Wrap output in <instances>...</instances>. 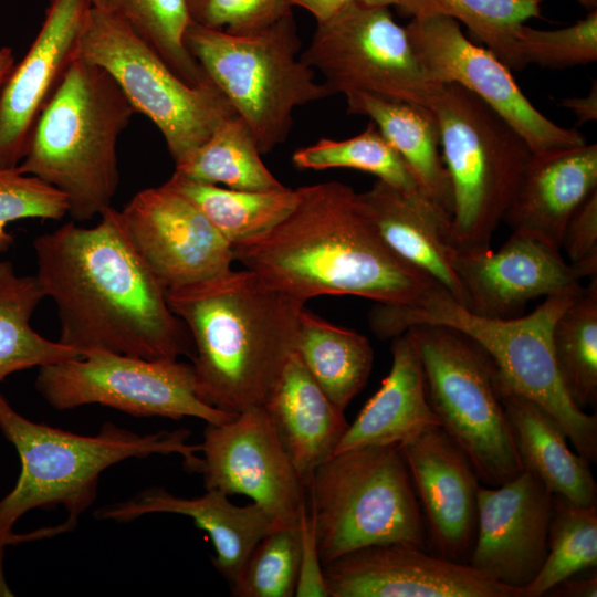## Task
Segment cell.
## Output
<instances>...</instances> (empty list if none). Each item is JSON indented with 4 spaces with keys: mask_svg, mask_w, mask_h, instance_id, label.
<instances>
[{
    "mask_svg": "<svg viewBox=\"0 0 597 597\" xmlns=\"http://www.w3.org/2000/svg\"><path fill=\"white\" fill-rule=\"evenodd\" d=\"M201 452L206 490L247 495L280 525L298 523L307 502L305 486L264 407L249 408L224 423H207Z\"/></svg>",
    "mask_w": 597,
    "mask_h": 597,
    "instance_id": "cell-15",
    "label": "cell"
},
{
    "mask_svg": "<svg viewBox=\"0 0 597 597\" xmlns=\"http://www.w3.org/2000/svg\"><path fill=\"white\" fill-rule=\"evenodd\" d=\"M298 189L285 219L232 244L234 261L266 285L303 303L355 295L389 306H416L440 287L384 242L352 187L326 181Z\"/></svg>",
    "mask_w": 597,
    "mask_h": 597,
    "instance_id": "cell-2",
    "label": "cell"
},
{
    "mask_svg": "<svg viewBox=\"0 0 597 597\" xmlns=\"http://www.w3.org/2000/svg\"><path fill=\"white\" fill-rule=\"evenodd\" d=\"M562 105L575 114L579 124L597 119V83L594 81L586 96L569 97Z\"/></svg>",
    "mask_w": 597,
    "mask_h": 597,
    "instance_id": "cell-46",
    "label": "cell"
},
{
    "mask_svg": "<svg viewBox=\"0 0 597 597\" xmlns=\"http://www.w3.org/2000/svg\"><path fill=\"white\" fill-rule=\"evenodd\" d=\"M570 263L582 277L597 275V190L568 220L561 242Z\"/></svg>",
    "mask_w": 597,
    "mask_h": 597,
    "instance_id": "cell-42",
    "label": "cell"
},
{
    "mask_svg": "<svg viewBox=\"0 0 597 597\" xmlns=\"http://www.w3.org/2000/svg\"><path fill=\"white\" fill-rule=\"evenodd\" d=\"M561 251L521 231H513L495 252L460 249L457 273L465 307L483 316L512 317L537 297L582 293L583 277Z\"/></svg>",
    "mask_w": 597,
    "mask_h": 597,
    "instance_id": "cell-20",
    "label": "cell"
},
{
    "mask_svg": "<svg viewBox=\"0 0 597 597\" xmlns=\"http://www.w3.org/2000/svg\"><path fill=\"white\" fill-rule=\"evenodd\" d=\"M516 44L524 66L565 69L593 63L597 60V10L556 30L523 24L517 31Z\"/></svg>",
    "mask_w": 597,
    "mask_h": 597,
    "instance_id": "cell-39",
    "label": "cell"
},
{
    "mask_svg": "<svg viewBox=\"0 0 597 597\" xmlns=\"http://www.w3.org/2000/svg\"><path fill=\"white\" fill-rule=\"evenodd\" d=\"M295 350L342 411L364 388L373 368L374 352L366 336L335 326L305 308L298 318Z\"/></svg>",
    "mask_w": 597,
    "mask_h": 597,
    "instance_id": "cell-29",
    "label": "cell"
},
{
    "mask_svg": "<svg viewBox=\"0 0 597 597\" xmlns=\"http://www.w3.org/2000/svg\"><path fill=\"white\" fill-rule=\"evenodd\" d=\"M323 566L358 548L410 542L427 548L426 526L399 444L332 455L305 485Z\"/></svg>",
    "mask_w": 597,
    "mask_h": 597,
    "instance_id": "cell-8",
    "label": "cell"
},
{
    "mask_svg": "<svg viewBox=\"0 0 597 597\" xmlns=\"http://www.w3.org/2000/svg\"><path fill=\"white\" fill-rule=\"evenodd\" d=\"M167 301L192 339L199 398L233 415L263 407L296 349L305 303L247 269L167 291Z\"/></svg>",
    "mask_w": 597,
    "mask_h": 597,
    "instance_id": "cell-3",
    "label": "cell"
},
{
    "mask_svg": "<svg viewBox=\"0 0 597 597\" xmlns=\"http://www.w3.org/2000/svg\"><path fill=\"white\" fill-rule=\"evenodd\" d=\"M327 597H525L469 563L410 542L375 544L323 566Z\"/></svg>",
    "mask_w": 597,
    "mask_h": 597,
    "instance_id": "cell-16",
    "label": "cell"
},
{
    "mask_svg": "<svg viewBox=\"0 0 597 597\" xmlns=\"http://www.w3.org/2000/svg\"><path fill=\"white\" fill-rule=\"evenodd\" d=\"M549 596L558 597H596L597 596V576L563 580L547 591Z\"/></svg>",
    "mask_w": 597,
    "mask_h": 597,
    "instance_id": "cell-47",
    "label": "cell"
},
{
    "mask_svg": "<svg viewBox=\"0 0 597 597\" xmlns=\"http://www.w3.org/2000/svg\"><path fill=\"white\" fill-rule=\"evenodd\" d=\"M90 3L127 24L188 85L211 82L184 43L190 23L187 0H90Z\"/></svg>",
    "mask_w": 597,
    "mask_h": 597,
    "instance_id": "cell-35",
    "label": "cell"
},
{
    "mask_svg": "<svg viewBox=\"0 0 597 597\" xmlns=\"http://www.w3.org/2000/svg\"><path fill=\"white\" fill-rule=\"evenodd\" d=\"M150 513H174L192 519L213 543L214 567L230 586L239 576L249 554L268 533L283 526L262 506L252 503L237 506L218 490H206L200 496L179 498L163 488L145 489L136 495L95 511L100 520L130 522Z\"/></svg>",
    "mask_w": 597,
    "mask_h": 597,
    "instance_id": "cell-23",
    "label": "cell"
},
{
    "mask_svg": "<svg viewBox=\"0 0 597 597\" xmlns=\"http://www.w3.org/2000/svg\"><path fill=\"white\" fill-rule=\"evenodd\" d=\"M543 0H401L397 9L411 18L444 15L463 23L510 70L525 66L516 34L528 19L540 18Z\"/></svg>",
    "mask_w": 597,
    "mask_h": 597,
    "instance_id": "cell-33",
    "label": "cell"
},
{
    "mask_svg": "<svg viewBox=\"0 0 597 597\" xmlns=\"http://www.w3.org/2000/svg\"><path fill=\"white\" fill-rule=\"evenodd\" d=\"M75 57L111 74L136 113L159 129L175 164L237 115L212 82L188 85L127 24L95 8L87 11Z\"/></svg>",
    "mask_w": 597,
    "mask_h": 597,
    "instance_id": "cell-11",
    "label": "cell"
},
{
    "mask_svg": "<svg viewBox=\"0 0 597 597\" xmlns=\"http://www.w3.org/2000/svg\"><path fill=\"white\" fill-rule=\"evenodd\" d=\"M347 112L367 116L397 150L419 187L452 214V189L440 151L438 121L426 105L378 94L345 95Z\"/></svg>",
    "mask_w": 597,
    "mask_h": 597,
    "instance_id": "cell-28",
    "label": "cell"
},
{
    "mask_svg": "<svg viewBox=\"0 0 597 597\" xmlns=\"http://www.w3.org/2000/svg\"><path fill=\"white\" fill-rule=\"evenodd\" d=\"M597 565V505L583 506L553 495L547 555L525 597H541L557 584Z\"/></svg>",
    "mask_w": 597,
    "mask_h": 597,
    "instance_id": "cell-36",
    "label": "cell"
},
{
    "mask_svg": "<svg viewBox=\"0 0 597 597\" xmlns=\"http://www.w3.org/2000/svg\"><path fill=\"white\" fill-rule=\"evenodd\" d=\"M579 294L547 296L524 316L491 317L473 313L439 287L416 306L377 304L368 318L373 332L383 339L394 338L418 324L443 325L463 333L490 355L506 388L544 408L575 451L595 463L597 417L570 400L552 349L554 325Z\"/></svg>",
    "mask_w": 597,
    "mask_h": 597,
    "instance_id": "cell-5",
    "label": "cell"
},
{
    "mask_svg": "<svg viewBox=\"0 0 597 597\" xmlns=\"http://www.w3.org/2000/svg\"><path fill=\"white\" fill-rule=\"evenodd\" d=\"M75 524L76 523L74 521L66 519V521L62 524L41 527L39 530L27 532V533H15V532L0 533V547L53 537L62 533L72 531L75 527Z\"/></svg>",
    "mask_w": 597,
    "mask_h": 597,
    "instance_id": "cell-44",
    "label": "cell"
},
{
    "mask_svg": "<svg viewBox=\"0 0 597 597\" xmlns=\"http://www.w3.org/2000/svg\"><path fill=\"white\" fill-rule=\"evenodd\" d=\"M292 161L300 169H356L405 191L422 190L406 161L371 121L362 133L348 139L322 138L296 149Z\"/></svg>",
    "mask_w": 597,
    "mask_h": 597,
    "instance_id": "cell-37",
    "label": "cell"
},
{
    "mask_svg": "<svg viewBox=\"0 0 597 597\" xmlns=\"http://www.w3.org/2000/svg\"><path fill=\"white\" fill-rule=\"evenodd\" d=\"M3 552L4 547H0V596H12V591L8 587L3 575Z\"/></svg>",
    "mask_w": 597,
    "mask_h": 597,
    "instance_id": "cell-49",
    "label": "cell"
},
{
    "mask_svg": "<svg viewBox=\"0 0 597 597\" xmlns=\"http://www.w3.org/2000/svg\"><path fill=\"white\" fill-rule=\"evenodd\" d=\"M164 185L190 200L231 244L272 229L300 200L298 188L239 190L191 180L175 172Z\"/></svg>",
    "mask_w": 597,
    "mask_h": 597,
    "instance_id": "cell-30",
    "label": "cell"
},
{
    "mask_svg": "<svg viewBox=\"0 0 597 597\" xmlns=\"http://www.w3.org/2000/svg\"><path fill=\"white\" fill-rule=\"evenodd\" d=\"M69 213L63 192L40 178L22 174L18 167L0 170V252L13 242L6 231L9 222L21 219L59 220Z\"/></svg>",
    "mask_w": 597,
    "mask_h": 597,
    "instance_id": "cell-40",
    "label": "cell"
},
{
    "mask_svg": "<svg viewBox=\"0 0 597 597\" xmlns=\"http://www.w3.org/2000/svg\"><path fill=\"white\" fill-rule=\"evenodd\" d=\"M576 1L588 10H595L597 7V0H576Z\"/></svg>",
    "mask_w": 597,
    "mask_h": 597,
    "instance_id": "cell-51",
    "label": "cell"
},
{
    "mask_svg": "<svg viewBox=\"0 0 597 597\" xmlns=\"http://www.w3.org/2000/svg\"><path fill=\"white\" fill-rule=\"evenodd\" d=\"M498 385L523 470L535 475L553 495L583 506L596 504L597 484L590 462L569 449L558 422L533 400L506 388L499 376Z\"/></svg>",
    "mask_w": 597,
    "mask_h": 597,
    "instance_id": "cell-27",
    "label": "cell"
},
{
    "mask_svg": "<svg viewBox=\"0 0 597 597\" xmlns=\"http://www.w3.org/2000/svg\"><path fill=\"white\" fill-rule=\"evenodd\" d=\"M596 190V144L532 154L503 221L561 249L568 220Z\"/></svg>",
    "mask_w": 597,
    "mask_h": 597,
    "instance_id": "cell-24",
    "label": "cell"
},
{
    "mask_svg": "<svg viewBox=\"0 0 597 597\" xmlns=\"http://www.w3.org/2000/svg\"><path fill=\"white\" fill-rule=\"evenodd\" d=\"M301 562V532L295 525L277 526L249 554L231 591L237 597L295 596Z\"/></svg>",
    "mask_w": 597,
    "mask_h": 597,
    "instance_id": "cell-38",
    "label": "cell"
},
{
    "mask_svg": "<svg viewBox=\"0 0 597 597\" xmlns=\"http://www.w3.org/2000/svg\"><path fill=\"white\" fill-rule=\"evenodd\" d=\"M44 297L35 275H18L11 262H0V383L17 371L81 356L32 328V314Z\"/></svg>",
    "mask_w": 597,
    "mask_h": 597,
    "instance_id": "cell-31",
    "label": "cell"
},
{
    "mask_svg": "<svg viewBox=\"0 0 597 597\" xmlns=\"http://www.w3.org/2000/svg\"><path fill=\"white\" fill-rule=\"evenodd\" d=\"M13 66H14L13 51L8 46L0 48V86L8 77Z\"/></svg>",
    "mask_w": 597,
    "mask_h": 597,
    "instance_id": "cell-48",
    "label": "cell"
},
{
    "mask_svg": "<svg viewBox=\"0 0 597 597\" xmlns=\"http://www.w3.org/2000/svg\"><path fill=\"white\" fill-rule=\"evenodd\" d=\"M552 505L553 494L524 470L500 485H480L476 532L468 563L524 590L547 555Z\"/></svg>",
    "mask_w": 597,
    "mask_h": 597,
    "instance_id": "cell-18",
    "label": "cell"
},
{
    "mask_svg": "<svg viewBox=\"0 0 597 597\" xmlns=\"http://www.w3.org/2000/svg\"><path fill=\"white\" fill-rule=\"evenodd\" d=\"M358 196L365 216L384 242L465 306L457 273L460 245L451 214L423 190L405 191L378 179Z\"/></svg>",
    "mask_w": 597,
    "mask_h": 597,
    "instance_id": "cell-22",
    "label": "cell"
},
{
    "mask_svg": "<svg viewBox=\"0 0 597 597\" xmlns=\"http://www.w3.org/2000/svg\"><path fill=\"white\" fill-rule=\"evenodd\" d=\"M174 172L239 190L266 191L284 187L262 161L252 133L238 115L222 122L205 143L176 163Z\"/></svg>",
    "mask_w": 597,
    "mask_h": 597,
    "instance_id": "cell-32",
    "label": "cell"
},
{
    "mask_svg": "<svg viewBox=\"0 0 597 597\" xmlns=\"http://www.w3.org/2000/svg\"><path fill=\"white\" fill-rule=\"evenodd\" d=\"M298 525L301 532V562L295 596L327 597L323 564L320 558L307 504L301 512Z\"/></svg>",
    "mask_w": 597,
    "mask_h": 597,
    "instance_id": "cell-43",
    "label": "cell"
},
{
    "mask_svg": "<svg viewBox=\"0 0 597 597\" xmlns=\"http://www.w3.org/2000/svg\"><path fill=\"white\" fill-rule=\"evenodd\" d=\"M356 0H290L292 7H301L308 11L316 23L331 20Z\"/></svg>",
    "mask_w": 597,
    "mask_h": 597,
    "instance_id": "cell-45",
    "label": "cell"
},
{
    "mask_svg": "<svg viewBox=\"0 0 597 597\" xmlns=\"http://www.w3.org/2000/svg\"><path fill=\"white\" fill-rule=\"evenodd\" d=\"M555 365L570 400L582 410L597 402V275L562 313L552 333Z\"/></svg>",
    "mask_w": 597,
    "mask_h": 597,
    "instance_id": "cell-34",
    "label": "cell"
},
{
    "mask_svg": "<svg viewBox=\"0 0 597 597\" xmlns=\"http://www.w3.org/2000/svg\"><path fill=\"white\" fill-rule=\"evenodd\" d=\"M430 406L440 427L463 451L484 485L523 471L500 397L498 368L474 341L451 327H409Z\"/></svg>",
    "mask_w": 597,
    "mask_h": 597,
    "instance_id": "cell-10",
    "label": "cell"
},
{
    "mask_svg": "<svg viewBox=\"0 0 597 597\" xmlns=\"http://www.w3.org/2000/svg\"><path fill=\"white\" fill-rule=\"evenodd\" d=\"M301 59L323 75L331 95L363 92L428 106L436 85L389 8L357 1L316 23Z\"/></svg>",
    "mask_w": 597,
    "mask_h": 597,
    "instance_id": "cell-13",
    "label": "cell"
},
{
    "mask_svg": "<svg viewBox=\"0 0 597 597\" xmlns=\"http://www.w3.org/2000/svg\"><path fill=\"white\" fill-rule=\"evenodd\" d=\"M391 355L389 374L348 426L334 454L400 444L429 428L440 427L428 400L421 359L409 331L392 338Z\"/></svg>",
    "mask_w": 597,
    "mask_h": 597,
    "instance_id": "cell-25",
    "label": "cell"
},
{
    "mask_svg": "<svg viewBox=\"0 0 597 597\" xmlns=\"http://www.w3.org/2000/svg\"><path fill=\"white\" fill-rule=\"evenodd\" d=\"M405 29L432 84L454 83L476 95L525 139L532 154L586 144L577 129L543 115L520 90L511 70L491 50L472 43L454 19L411 18Z\"/></svg>",
    "mask_w": 597,
    "mask_h": 597,
    "instance_id": "cell-14",
    "label": "cell"
},
{
    "mask_svg": "<svg viewBox=\"0 0 597 597\" xmlns=\"http://www.w3.org/2000/svg\"><path fill=\"white\" fill-rule=\"evenodd\" d=\"M0 430L21 463L14 488L0 500V533L13 532L14 523L36 507L62 505L77 522L96 499L102 472L129 458L176 453L192 472L201 465V444L187 443L189 430L140 434L105 422L96 434L83 436L29 420L1 392Z\"/></svg>",
    "mask_w": 597,
    "mask_h": 597,
    "instance_id": "cell-6",
    "label": "cell"
},
{
    "mask_svg": "<svg viewBox=\"0 0 597 597\" xmlns=\"http://www.w3.org/2000/svg\"><path fill=\"white\" fill-rule=\"evenodd\" d=\"M90 8V0H49L33 43L0 86V170L24 158L40 115L75 59Z\"/></svg>",
    "mask_w": 597,
    "mask_h": 597,
    "instance_id": "cell-19",
    "label": "cell"
},
{
    "mask_svg": "<svg viewBox=\"0 0 597 597\" xmlns=\"http://www.w3.org/2000/svg\"><path fill=\"white\" fill-rule=\"evenodd\" d=\"M191 22L235 35L260 32L293 13L290 0H187Z\"/></svg>",
    "mask_w": 597,
    "mask_h": 597,
    "instance_id": "cell-41",
    "label": "cell"
},
{
    "mask_svg": "<svg viewBox=\"0 0 597 597\" xmlns=\"http://www.w3.org/2000/svg\"><path fill=\"white\" fill-rule=\"evenodd\" d=\"M121 213L135 249L166 291L232 269V244L190 200L164 184L136 192Z\"/></svg>",
    "mask_w": 597,
    "mask_h": 597,
    "instance_id": "cell-17",
    "label": "cell"
},
{
    "mask_svg": "<svg viewBox=\"0 0 597 597\" xmlns=\"http://www.w3.org/2000/svg\"><path fill=\"white\" fill-rule=\"evenodd\" d=\"M135 113L107 71L75 57L18 169L63 192L72 220L100 217L112 207L119 181L117 142Z\"/></svg>",
    "mask_w": 597,
    "mask_h": 597,
    "instance_id": "cell-4",
    "label": "cell"
},
{
    "mask_svg": "<svg viewBox=\"0 0 597 597\" xmlns=\"http://www.w3.org/2000/svg\"><path fill=\"white\" fill-rule=\"evenodd\" d=\"M35 387L57 410L98 404L134 417H195L211 425L237 416L201 400L192 364L178 359H147L92 349L39 367Z\"/></svg>",
    "mask_w": 597,
    "mask_h": 597,
    "instance_id": "cell-12",
    "label": "cell"
},
{
    "mask_svg": "<svg viewBox=\"0 0 597 597\" xmlns=\"http://www.w3.org/2000/svg\"><path fill=\"white\" fill-rule=\"evenodd\" d=\"M356 1L367 7L389 8L391 6L397 7L401 0H356Z\"/></svg>",
    "mask_w": 597,
    "mask_h": 597,
    "instance_id": "cell-50",
    "label": "cell"
},
{
    "mask_svg": "<svg viewBox=\"0 0 597 597\" xmlns=\"http://www.w3.org/2000/svg\"><path fill=\"white\" fill-rule=\"evenodd\" d=\"M263 407L305 486L314 470L334 454L347 430L344 411L328 399L296 350Z\"/></svg>",
    "mask_w": 597,
    "mask_h": 597,
    "instance_id": "cell-26",
    "label": "cell"
},
{
    "mask_svg": "<svg viewBox=\"0 0 597 597\" xmlns=\"http://www.w3.org/2000/svg\"><path fill=\"white\" fill-rule=\"evenodd\" d=\"M428 106L440 129L460 249H490L532 151L505 119L458 84H436Z\"/></svg>",
    "mask_w": 597,
    "mask_h": 597,
    "instance_id": "cell-9",
    "label": "cell"
},
{
    "mask_svg": "<svg viewBox=\"0 0 597 597\" xmlns=\"http://www.w3.org/2000/svg\"><path fill=\"white\" fill-rule=\"evenodd\" d=\"M184 43L252 133L261 154L284 143L293 112L331 96L303 62L293 13L249 35H235L195 22Z\"/></svg>",
    "mask_w": 597,
    "mask_h": 597,
    "instance_id": "cell-7",
    "label": "cell"
},
{
    "mask_svg": "<svg viewBox=\"0 0 597 597\" xmlns=\"http://www.w3.org/2000/svg\"><path fill=\"white\" fill-rule=\"evenodd\" d=\"M437 555L468 563L476 532L479 479L446 431L429 428L399 444Z\"/></svg>",
    "mask_w": 597,
    "mask_h": 597,
    "instance_id": "cell-21",
    "label": "cell"
},
{
    "mask_svg": "<svg viewBox=\"0 0 597 597\" xmlns=\"http://www.w3.org/2000/svg\"><path fill=\"white\" fill-rule=\"evenodd\" d=\"M33 249L35 276L56 307L59 342L80 354L192 358L190 333L135 249L119 210L107 208L90 228L69 221L38 235Z\"/></svg>",
    "mask_w": 597,
    "mask_h": 597,
    "instance_id": "cell-1",
    "label": "cell"
}]
</instances>
